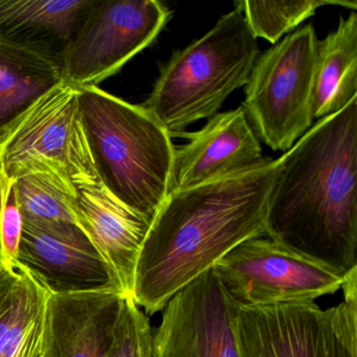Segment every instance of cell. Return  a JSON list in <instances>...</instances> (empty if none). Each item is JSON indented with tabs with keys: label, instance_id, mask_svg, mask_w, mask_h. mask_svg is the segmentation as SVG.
I'll return each mask as SVG.
<instances>
[{
	"label": "cell",
	"instance_id": "cell-1",
	"mask_svg": "<svg viewBox=\"0 0 357 357\" xmlns=\"http://www.w3.org/2000/svg\"><path fill=\"white\" fill-rule=\"evenodd\" d=\"M279 158L177 190L150 223L135 265L131 296L147 315L215 266L245 240L264 237Z\"/></svg>",
	"mask_w": 357,
	"mask_h": 357
},
{
	"label": "cell",
	"instance_id": "cell-2",
	"mask_svg": "<svg viewBox=\"0 0 357 357\" xmlns=\"http://www.w3.org/2000/svg\"><path fill=\"white\" fill-rule=\"evenodd\" d=\"M265 231L344 277L357 269V98L279 158Z\"/></svg>",
	"mask_w": 357,
	"mask_h": 357
},
{
	"label": "cell",
	"instance_id": "cell-3",
	"mask_svg": "<svg viewBox=\"0 0 357 357\" xmlns=\"http://www.w3.org/2000/svg\"><path fill=\"white\" fill-rule=\"evenodd\" d=\"M77 91L98 179L119 202L152 221L170 193L175 148L170 135L142 106L97 86Z\"/></svg>",
	"mask_w": 357,
	"mask_h": 357
},
{
	"label": "cell",
	"instance_id": "cell-4",
	"mask_svg": "<svg viewBox=\"0 0 357 357\" xmlns=\"http://www.w3.org/2000/svg\"><path fill=\"white\" fill-rule=\"evenodd\" d=\"M259 56L257 38L236 1L212 30L173 54L141 106L170 137H178L193 123L210 120L229 95L248 84Z\"/></svg>",
	"mask_w": 357,
	"mask_h": 357
},
{
	"label": "cell",
	"instance_id": "cell-5",
	"mask_svg": "<svg viewBox=\"0 0 357 357\" xmlns=\"http://www.w3.org/2000/svg\"><path fill=\"white\" fill-rule=\"evenodd\" d=\"M344 300L238 307L234 328L240 357H357V269L347 275Z\"/></svg>",
	"mask_w": 357,
	"mask_h": 357
},
{
	"label": "cell",
	"instance_id": "cell-6",
	"mask_svg": "<svg viewBox=\"0 0 357 357\" xmlns=\"http://www.w3.org/2000/svg\"><path fill=\"white\" fill-rule=\"evenodd\" d=\"M319 41L312 24L302 26L259 56L250 73L242 107L275 151H288L312 127Z\"/></svg>",
	"mask_w": 357,
	"mask_h": 357
},
{
	"label": "cell",
	"instance_id": "cell-7",
	"mask_svg": "<svg viewBox=\"0 0 357 357\" xmlns=\"http://www.w3.org/2000/svg\"><path fill=\"white\" fill-rule=\"evenodd\" d=\"M78 91L66 81L37 100L0 142L10 181L45 172L72 188L99 181L79 119Z\"/></svg>",
	"mask_w": 357,
	"mask_h": 357
},
{
	"label": "cell",
	"instance_id": "cell-8",
	"mask_svg": "<svg viewBox=\"0 0 357 357\" xmlns=\"http://www.w3.org/2000/svg\"><path fill=\"white\" fill-rule=\"evenodd\" d=\"M171 11L158 0H93L62 53V78L97 86L149 47Z\"/></svg>",
	"mask_w": 357,
	"mask_h": 357
},
{
	"label": "cell",
	"instance_id": "cell-9",
	"mask_svg": "<svg viewBox=\"0 0 357 357\" xmlns=\"http://www.w3.org/2000/svg\"><path fill=\"white\" fill-rule=\"evenodd\" d=\"M238 307L258 308L314 302L342 289L346 277L269 238H252L213 267Z\"/></svg>",
	"mask_w": 357,
	"mask_h": 357
},
{
	"label": "cell",
	"instance_id": "cell-10",
	"mask_svg": "<svg viewBox=\"0 0 357 357\" xmlns=\"http://www.w3.org/2000/svg\"><path fill=\"white\" fill-rule=\"evenodd\" d=\"M238 306L214 269L179 290L162 309L153 333V357H240Z\"/></svg>",
	"mask_w": 357,
	"mask_h": 357
},
{
	"label": "cell",
	"instance_id": "cell-11",
	"mask_svg": "<svg viewBox=\"0 0 357 357\" xmlns=\"http://www.w3.org/2000/svg\"><path fill=\"white\" fill-rule=\"evenodd\" d=\"M15 266L30 273L49 294L124 292L77 223L24 220Z\"/></svg>",
	"mask_w": 357,
	"mask_h": 357
},
{
	"label": "cell",
	"instance_id": "cell-12",
	"mask_svg": "<svg viewBox=\"0 0 357 357\" xmlns=\"http://www.w3.org/2000/svg\"><path fill=\"white\" fill-rule=\"evenodd\" d=\"M178 137L188 143L174 148L170 192L248 170L264 160L243 107L215 114L204 128Z\"/></svg>",
	"mask_w": 357,
	"mask_h": 357
},
{
	"label": "cell",
	"instance_id": "cell-13",
	"mask_svg": "<svg viewBox=\"0 0 357 357\" xmlns=\"http://www.w3.org/2000/svg\"><path fill=\"white\" fill-rule=\"evenodd\" d=\"M126 294L114 290L49 294L45 357H108Z\"/></svg>",
	"mask_w": 357,
	"mask_h": 357
},
{
	"label": "cell",
	"instance_id": "cell-14",
	"mask_svg": "<svg viewBox=\"0 0 357 357\" xmlns=\"http://www.w3.org/2000/svg\"><path fill=\"white\" fill-rule=\"evenodd\" d=\"M73 213L125 294H131L135 265L151 221L119 202L99 181L75 188Z\"/></svg>",
	"mask_w": 357,
	"mask_h": 357
},
{
	"label": "cell",
	"instance_id": "cell-15",
	"mask_svg": "<svg viewBox=\"0 0 357 357\" xmlns=\"http://www.w3.org/2000/svg\"><path fill=\"white\" fill-rule=\"evenodd\" d=\"M93 0H0V45L60 62Z\"/></svg>",
	"mask_w": 357,
	"mask_h": 357
},
{
	"label": "cell",
	"instance_id": "cell-16",
	"mask_svg": "<svg viewBox=\"0 0 357 357\" xmlns=\"http://www.w3.org/2000/svg\"><path fill=\"white\" fill-rule=\"evenodd\" d=\"M357 98V14L340 17L337 29L319 41L313 120L336 114Z\"/></svg>",
	"mask_w": 357,
	"mask_h": 357
},
{
	"label": "cell",
	"instance_id": "cell-17",
	"mask_svg": "<svg viewBox=\"0 0 357 357\" xmlns=\"http://www.w3.org/2000/svg\"><path fill=\"white\" fill-rule=\"evenodd\" d=\"M62 81L58 60L0 45V142L37 100Z\"/></svg>",
	"mask_w": 357,
	"mask_h": 357
},
{
	"label": "cell",
	"instance_id": "cell-18",
	"mask_svg": "<svg viewBox=\"0 0 357 357\" xmlns=\"http://www.w3.org/2000/svg\"><path fill=\"white\" fill-rule=\"evenodd\" d=\"M49 294L24 269H0V355L45 310Z\"/></svg>",
	"mask_w": 357,
	"mask_h": 357
},
{
	"label": "cell",
	"instance_id": "cell-19",
	"mask_svg": "<svg viewBox=\"0 0 357 357\" xmlns=\"http://www.w3.org/2000/svg\"><path fill=\"white\" fill-rule=\"evenodd\" d=\"M11 183L24 220L76 223L73 213L75 189L55 175L30 173Z\"/></svg>",
	"mask_w": 357,
	"mask_h": 357
},
{
	"label": "cell",
	"instance_id": "cell-20",
	"mask_svg": "<svg viewBox=\"0 0 357 357\" xmlns=\"http://www.w3.org/2000/svg\"><path fill=\"white\" fill-rule=\"evenodd\" d=\"M248 28L256 38L275 43L324 6H342L356 11L355 0H296V1H240Z\"/></svg>",
	"mask_w": 357,
	"mask_h": 357
},
{
	"label": "cell",
	"instance_id": "cell-21",
	"mask_svg": "<svg viewBox=\"0 0 357 357\" xmlns=\"http://www.w3.org/2000/svg\"><path fill=\"white\" fill-rule=\"evenodd\" d=\"M153 332L148 315L130 294L123 301L108 357H153Z\"/></svg>",
	"mask_w": 357,
	"mask_h": 357
},
{
	"label": "cell",
	"instance_id": "cell-22",
	"mask_svg": "<svg viewBox=\"0 0 357 357\" xmlns=\"http://www.w3.org/2000/svg\"><path fill=\"white\" fill-rule=\"evenodd\" d=\"M22 227L24 218L16 202L11 183L0 217V239L3 246V258L7 264L15 266L22 240Z\"/></svg>",
	"mask_w": 357,
	"mask_h": 357
},
{
	"label": "cell",
	"instance_id": "cell-23",
	"mask_svg": "<svg viewBox=\"0 0 357 357\" xmlns=\"http://www.w3.org/2000/svg\"><path fill=\"white\" fill-rule=\"evenodd\" d=\"M10 187H11V181L8 178L5 171L3 169V165L0 162V217L3 212V204H5L6 198L9 193ZM7 264L3 258V246H1V239H0V269L3 268Z\"/></svg>",
	"mask_w": 357,
	"mask_h": 357
}]
</instances>
